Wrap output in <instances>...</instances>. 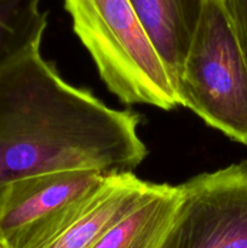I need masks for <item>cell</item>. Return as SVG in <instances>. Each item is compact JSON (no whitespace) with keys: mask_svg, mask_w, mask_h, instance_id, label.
<instances>
[{"mask_svg":"<svg viewBox=\"0 0 247 248\" xmlns=\"http://www.w3.org/2000/svg\"><path fill=\"white\" fill-rule=\"evenodd\" d=\"M247 60V0H222Z\"/></svg>","mask_w":247,"mask_h":248,"instance_id":"10","label":"cell"},{"mask_svg":"<svg viewBox=\"0 0 247 248\" xmlns=\"http://www.w3.org/2000/svg\"><path fill=\"white\" fill-rule=\"evenodd\" d=\"M73 31L107 89L125 104L179 106L176 85L128 0H64Z\"/></svg>","mask_w":247,"mask_h":248,"instance_id":"2","label":"cell"},{"mask_svg":"<svg viewBox=\"0 0 247 248\" xmlns=\"http://www.w3.org/2000/svg\"><path fill=\"white\" fill-rule=\"evenodd\" d=\"M179 106L247 147V60L222 0H207L177 80Z\"/></svg>","mask_w":247,"mask_h":248,"instance_id":"3","label":"cell"},{"mask_svg":"<svg viewBox=\"0 0 247 248\" xmlns=\"http://www.w3.org/2000/svg\"><path fill=\"white\" fill-rule=\"evenodd\" d=\"M154 183L132 172L108 174L103 183L5 248H90L152 191Z\"/></svg>","mask_w":247,"mask_h":248,"instance_id":"5","label":"cell"},{"mask_svg":"<svg viewBox=\"0 0 247 248\" xmlns=\"http://www.w3.org/2000/svg\"><path fill=\"white\" fill-rule=\"evenodd\" d=\"M148 38L177 80L207 0H128Z\"/></svg>","mask_w":247,"mask_h":248,"instance_id":"7","label":"cell"},{"mask_svg":"<svg viewBox=\"0 0 247 248\" xmlns=\"http://www.w3.org/2000/svg\"><path fill=\"white\" fill-rule=\"evenodd\" d=\"M108 174L60 171L14 182L0 191V244L44 224L98 188Z\"/></svg>","mask_w":247,"mask_h":248,"instance_id":"6","label":"cell"},{"mask_svg":"<svg viewBox=\"0 0 247 248\" xmlns=\"http://www.w3.org/2000/svg\"><path fill=\"white\" fill-rule=\"evenodd\" d=\"M138 125L31 48L0 69V191L50 172H132L148 154Z\"/></svg>","mask_w":247,"mask_h":248,"instance_id":"1","label":"cell"},{"mask_svg":"<svg viewBox=\"0 0 247 248\" xmlns=\"http://www.w3.org/2000/svg\"><path fill=\"white\" fill-rule=\"evenodd\" d=\"M41 0H0V69L31 48L40 46L47 16Z\"/></svg>","mask_w":247,"mask_h":248,"instance_id":"9","label":"cell"},{"mask_svg":"<svg viewBox=\"0 0 247 248\" xmlns=\"http://www.w3.org/2000/svg\"><path fill=\"white\" fill-rule=\"evenodd\" d=\"M181 202L178 186L154 184L133 210L90 248H167Z\"/></svg>","mask_w":247,"mask_h":248,"instance_id":"8","label":"cell"},{"mask_svg":"<svg viewBox=\"0 0 247 248\" xmlns=\"http://www.w3.org/2000/svg\"><path fill=\"white\" fill-rule=\"evenodd\" d=\"M0 248H5V247H4V245H2V244H0Z\"/></svg>","mask_w":247,"mask_h":248,"instance_id":"11","label":"cell"},{"mask_svg":"<svg viewBox=\"0 0 247 248\" xmlns=\"http://www.w3.org/2000/svg\"><path fill=\"white\" fill-rule=\"evenodd\" d=\"M178 186L182 202L167 248H247V160Z\"/></svg>","mask_w":247,"mask_h":248,"instance_id":"4","label":"cell"}]
</instances>
